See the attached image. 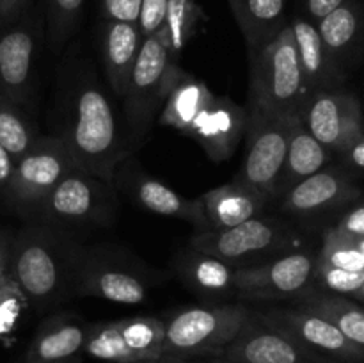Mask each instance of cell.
I'll list each match as a JSON object with an SVG mask.
<instances>
[{"mask_svg":"<svg viewBox=\"0 0 364 363\" xmlns=\"http://www.w3.org/2000/svg\"><path fill=\"white\" fill-rule=\"evenodd\" d=\"M343 155L347 157V160L352 166L364 169V134L358 139V141H354L347 149H345Z\"/></svg>","mask_w":364,"mask_h":363,"instance_id":"42","label":"cell"},{"mask_svg":"<svg viewBox=\"0 0 364 363\" xmlns=\"http://www.w3.org/2000/svg\"><path fill=\"white\" fill-rule=\"evenodd\" d=\"M82 7L84 0H46L48 41L52 48H60L73 34Z\"/></svg>","mask_w":364,"mask_h":363,"instance_id":"33","label":"cell"},{"mask_svg":"<svg viewBox=\"0 0 364 363\" xmlns=\"http://www.w3.org/2000/svg\"><path fill=\"white\" fill-rule=\"evenodd\" d=\"M141 363H187L183 358H176V356H164L160 359H153V362H141Z\"/></svg>","mask_w":364,"mask_h":363,"instance_id":"44","label":"cell"},{"mask_svg":"<svg viewBox=\"0 0 364 363\" xmlns=\"http://www.w3.org/2000/svg\"><path fill=\"white\" fill-rule=\"evenodd\" d=\"M176 270L185 283L205 295H223L235 290L237 267L196 249L180 256Z\"/></svg>","mask_w":364,"mask_h":363,"instance_id":"26","label":"cell"},{"mask_svg":"<svg viewBox=\"0 0 364 363\" xmlns=\"http://www.w3.org/2000/svg\"><path fill=\"white\" fill-rule=\"evenodd\" d=\"M14 171V160L9 153L6 152L2 144H0V194L6 196L7 189H9L11 177Z\"/></svg>","mask_w":364,"mask_h":363,"instance_id":"40","label":"cell"},{"mask_svg":"<svg viewBox=\"0 0 364 363\" xmlns=\"http://www.w3.org/2000/svg\"><path fill=\"white\" fill-rule=\"evenodd\" d=\"M142 34L135 23L105 21L102 28V59L110 88L117 96L124 95L132 66L142 45Z\"/></svg>","mask_w":364,"mask_h":363,"instance_id":"22","label":"cell"},{"mask_svg":"<svg viewBox=\"0 0 364 363\" xmlns=\"http://www.w3.org/2000/svg\"><path fill=\"white\" fill-rule=\"evenodd\" d=\"M112 210L109 182L75 167L50 192L38 216L52 226H87L107 223Z\"/></svg>","mask_w":364,"mask_h":363,"instance_id":"9","label":"cell"},{"mask_svg":"<svg viewBox=\"0 0 364 363\" xmlns=\"http://www.w3.org/2000/svg\"><path fill=\"white\" fill-rule=\"evenodd\" d=\"M11 258V241L0 231V274L7 273Z\"/></svg>","mask_w":364,"mask_h":363,"instance_id":"43","label":"cell"},{"mask_svg":"<svg viewBox=\"0 0 364 363\" xmlns=\"http://www.w3.org/2000/svg\"><path fill=\"white\" fill-rule=\"evenodd\" d=\"M294 32L295 46H297L299 60H301L302 73H304L306 85L309 91L323 89L326 82L333 73V63L331 56L323 46L318 28L311 20L306 18H295L290 23Z\"/></svg>","mask_w":364,"mask_h":363,"instance_id":"28","label":"cell"},{"mask_svg":"<svg viewBox=\"0 0 364 363\" xmlns=\"http://www.w3.org/2000/svg\"><path fill=\"white\" fill-rule=\"evenodd\" d=\"M316 256L308 251L281 255L262 265L237 267L235 292L252 299L299 298L315 281Z\"/></svg>","mask_w":364,"mask_h":363,"instance_id":"12","label":"cell"},{"mask_svg":"<svg viewBox=\"0 0 364 363\" xmlns=\"http://www.w3.org/2000/svg\"><path fill=\"white\" fill-rule=\"evenodd\" d=\"M91 324L70 315H57L43 322L28 345L25 363H66L84 351Z\"/></svg>","mask_w":364,"mask_h":363,"instance_id":"20","label":"cell"},{"mask_svg":"<svg viewBox=\"0 0 364 363\" xmlns=\"http://www.w3.org/2000/svg\"><path fill=\"white\" fill-rule=\"evenodd\" d=\"M28 0H0V25H7L20 16Z\"/></svg>","mask_w":364,"mask_h":363,"instance_id":"41","label":"cell"},{"mask_svg":"<svg viewBox=\"0 0 364 363\" xmlns=\"http://www.w3.org/2000/svg\"><path fill=\"white\" fill-rule=\"evenodd\" d=\"M112 184H116L121 191L127 192L137 205H141L148 212L174 217V219H183L198 226L201 231L210 230V223L206 219L201 198H185L156 178L148 177L135 167L128 166L127 169L117 167Z\"/></svg>","mask_w":364,"mask_h":363,"instance_id":"16","label":"cell"},{"mask_svg":"<svg viewBox=\"0 0 364 363\" xmlns=\"http://www.w3.org/2000/svg\"><path fill=\"white\" fill-rule=\"evenodd\" d=\"M316 262L345 270H364V256L359 251L354 237L343 233L338 228L327 231Z\"/></svg>","mask_w":364,"mask_h":363,"instance_id":"32","label":"cell"},{"mask_svg":"<svg viewBox=\"0 0 364 363\" xmlns=\"http://www.w3.org/2000/svg\"><path fill=\"white\" fill-rule=\"evenodd\" d=\"M18 107L20 105L0 95V144L13 157L14 162L25 155L38 139L32 125L25 120Z\"/></svg>","mask_w":364,"mask_h":363,"instance_id":"31","label":"cell"},{"mask_svg":"<svg viewBox=\"0 0 364 363\" xmlns=\"http://www.w3.org/2000/svg\"><path fill=\"white\" fill-rule=\"evenodd\" d=\"M82 249L52 226L23 228L11 241L7 273L28 302L46 306L73 292Z\"/></svg>","mask_w":364,"mask_h":363,"instance_id":"2","label":"cell"},{"mask_svg":"<svg viewBox=\"0 0 364 363\" xmlns=\"http://www.w3.org/2000/svg\"><path fill=\"white\" fill-rule=\"evenodd\" d=\"M66 363H71V362H66Z\"/></svg>","mask_w":364,"mask_h":363,"instance_id":"49","label":"cell"},{"mask_svg":"<svg viewBox=\"0 0 364 363\" xmlns=\"http://www.w3.org/2000/svg\"><path fill=\"white\" fill-rule=\"evenodd\" d=\"M327 160H329V149L309 134L301 116L294 114L290 117V127H288L287 160H284L277 196H283L288 189L297 185L299 182L318 173L320 169H323Z\"/></svg>","mask_w":364,"mask_h":363,"instance_id":"23","label":"cell"},{"mask_svg":"<svg viewBox=\"0 0 364 363\" xmlns=\"http://www.w3.org/2000/svg\"><path fill=\"white\" fill-rule=\"evenodd\" d=\"M162 32L142 39L124 89V109L135 137L148 130L159 107L166 102L181 70Z\"/></svg>","mask_w":364,"mask_h":363,"instance_id":"5","label":"cell"},{"mask_svg":"<svg viewBox=\"0 0 364 363\" xmlns=\"http://www.w3.org/2000/svg\"><path fill=\"white\" fill-rule=\"evenodd\" d=\"M276 330L297 338L308 347L343 363H363L364 347L348 340L333 322L304 308H270L256 312Z\"/></svg>","mask_w":364,"mask_h":363,"instance_id":"15","label":"cell"},{"mask_svg":"<svg viewBox=\"0 0 364 363\" xmlns=\"http://www.w3.org/2000/svg\"><path fill=\"white\" fill-rule=\"evenodd\" d=\"M299 308L318 313L333 322L348 340L364 347V308L341 294L306 290L299 295Z\"/></svg>","mask_w":364,"mask_h":363,"instance_id":"27","label":"cell"},{"mask_svg":"<svg viewBox=\"0 0 364 363\" xmlns=\"http://www.w3.org/2000/svg\"><path fill=\"white\" fill-rule=\"evenodd\" d=\"M359 191L345 174L320 169L284 192L283 210L295 216H311L358 198Z\"/></svg>","mask_w":364,"mask_h":363,"instance_id":"18","label":"cell"},{"mask_svg":"<svg viewBox=\"0 0 364 363\" xmlns=\"http://www.w3.org/2000/svg\"><path fill=\"white\" fill-rule=\"evenodd\" d=\"M299 116L309 134L329 152L345 153L364 134L361 103L350 93L316 89L309 93Z\"/></svg>","mask_w":364,"mask_h":363,"instance_id":"10","label":"cell"},{"mask_svg":"<svg viewBox=\"0 0 364 363\" xmlns=\"http://www.w3.org/2000/svg\"><path fill=\"white\" fill-rule=\"evenodd\" d=\"M167 6L169 0H142L141 13H139L137 27L141 31L142 38L156 34L166 23Z\"/></svg>","mask_w":364,"mask_h":363,"instance_id":"36","label":"cell"},{"mask_svg":"<svg viewBox=\"0 0 364 363\" xmlns=\"http://www.w3.org/2000/svg\"><path fill=\"white\" fill-rule=\"evenodd\" d=\"M267 196L238 182L220 185L201 196L210 230H226L262 216Z\"/></svg>","mask_w":364,"mask_h":363,"instance_id":"21","label":"cell"},{"mask_svg":"<svg viewBox=\"0 0 364 363\" xmlns=\"http://www.w3.org/2000/svg\"><path fill=\"white\" fill-rule=\"evenodd\" d=\"M142 0H102L107 21H123L137 25Z\"/></svg>","mask_w":364,"mask_h":363,"instance_id":"37","label":"cell"},{"mask_svg":"<svg viewBox=\"0 0 364 363\" xmlns=\"http://www.w3.org/2000/svg\"><path fill=\"white\" fill-rule=\"evenodd\" d=\"M315 25L327 53L334 60L358 38L359 27H361V11L358 4L347 0Z\"/></svg>","mask_w":364,"mask_h":363,"instance_id":"29","label":"cell"},{"mask_svg":"<svg viewBox=\"0 0 364 363\" xmlns=\"http://www.w3.org/2000/svg\"><path fill=\"white\" fill-rule=\"evenodd\" d=\"M336 228L354 238L364 237V205H359L355 206L354 210H350V212L340 221V224H338Z\"/></svg>","mask_w":364,"mask_h":363,"instance_id":"38","label":"cell"},{"mask_svg":"<svg viewBox=\"0 0 364 363\" xmlns=\"http://www.w3.org/2000/svg\"><path fill=\"white\" fill-rule=\"evenodd\" d=\"M149 278L139 267L109 253L82 251L75 273L73 292L91 298L107 299L121 305H139L148 298Z\"/></svg>","mask_w":364,"mask_h":363,"instance_id":"13","label":"cell"},{"mask_svg":"<svg viewBox=\"0 0 364 363\" xmlns=\"http://www.w3.org/2000/svg\"><path fill=\"white\" fill-rule=\"evenodd\" d=\"M354 241H355V244H358V248H359V251H361V255L364 256V237L354 238Z\"/></svg>","mask_w":364,"mask_h":363,"instance_id":"46","label":"cell"},{"mask_svg":"<svg viewBox=\"0 0 364 363\" xmlns=\"http://www.w3.org/2000/svg\"><path fill=\"white\" fill-rule=\"evenodd\" d=\"M247 120L249 114L244 107L228 96H215L188 135L203 146L210 159L220 162L235 153L247 130Z\"/></svg>","mask_w":364,"mask_h":363,"instance_id":"17","label":"cell"},{"mask_svg":"<svg viewBox=\"0 0 364 363\" xmlns=\"http://www.w3.org/2000/svg\"><path fill=\"white\" fill-rule=\"evenodd\" d=\"M11 280H13V278H11V274H9V273H4V274H0V292H2L4 288L7 287V283H9Z\"/></svg>","mask_w":364,"mask_h":363,"instance_id":"45","label":"cell"},{"mask_svg":"<svg viewBox=\"0 0 364 363\" xmlns=\"http://www.w3.org/2000/svg\"><path fill=\"white\" fill-rule=\"evenodd\" d=\"M71 169H75V162L59 135L38 137L31 149L14 162L6 198L25 212L38 214L50 192Z\"/></svg>","mask_w":364,"mask_h":363,"instance_id":"7","label":"cell"},{"mask_svg":"<svg viewBox=\"0 0 364 363\" xmlns=\"http://www.w3.org/2000/svg\"><path fill=\"white\" fill-rule=\"evenodd\" d=\"M36 39L27 27H14L0 36V95L16 105L31 98L32 59Z\"/></svg>","mask_w":364,"mask_h":363,"instance_id":"19","label":"cell"},{"mask_svg":"<svg viewBox=\"0 0 364 363\" xmlns=\"http://www.w3.org/2000/svg\"><path fill=\"white\" fill-rule=\"evenodd\" d=\"M164 320L156 317H128L91 324L84 351L91 358L110 363H141L164 358Z\"/></svg>","mask_w":364,"mask_h":363,"instance_id":"8","label":"cell"},{"mask_svg":"<svg viewBox=\"0 0 364 363\" xmlns=\"http://www.w3.org/2000/svg\"><path fill=\"white\" fill-rule=\"evenodd\" d=\"M205 363H231V362H226V359H223V358H210L208 362H205Z\"/></svg>","mask_w":364,"mask_h":363,"instance_id":"47","label":"cell"},{"mask_svg":"<svg viewBox=\"0 0 364 363\" xmlns=\"http://www.w3.org/2000/svg\"><path fill=\"white\" fill-rule=\"evenodd\" d=\"M247 114V155L235 182L274 198L279 192L287 160L291 116H279L256 105H249Z\"/></svg>","mask_w":364,"mask_h":363,"instance_id":"6","label":"cell"},{"mask_svg":"<svg viewBox=\"0 0 364 363\" xmlns=\"http://www.w3.org/2000/svg\"><path fill=\"white\" fill-rule=\"evenodd\" d=\"M290 23L262 48L251 52L249 105L279 116L299 114L309 96Z\"/></svg>","mask_w":364,"mask_h":363,"instance_id":"3","label":"cell"},{"mask_svg":"<svg viewBox=\"0 0 364 363\" xmlns=\"http://www.w3.org/2000/svg\"><path fill=\"white\" fill-rule=\"evenodd\" d=\"M57 135L77 169L112 184L124 159V146L112 105L96 82L85 77L75 82Z\"/></svg>","mask_w":364,"mask_h":363,"instance_id":"1","label":"cell"},{"mask_svg":"<svg viewBox=\"0 0 364 363\" xmlns=\"http://www.w3.org/2000/svg\"><path fill=\"white\" fill-rule=\"evenodd\" d=\"M347 0H304V6L309 14V20L316 23V21H320L323 16L333 13L334 9H338Z\"/></svg>","mask_w":364,"mask_h":363,"instance_id":"39","label":"cell"},{"mask_svg":"<svg viewBox=\"0 0 364 363\" xmlns=\"http://www.w3.org/2000/svg\"><path fill=\"white\" fill-rule=\"evenodd\" d=\"M228 4L244 34L249 53L276 38L287 25V0H228Z\"/></svg>","mask_w":364,"mask_h":363,"instance_id":"25","label":"cell"},{"mask_svg":"<svg viewBox=\"0 0 364 363\" xmlns=\"http://www.w3.org/2000/svg\"><path fill=\"white\" fill-rule=\"evenodd\" d=\"M28 301L13 280L0 292V338L9 335L23 315Z\"/></svg>","mask_w":364,"mask_h":363,"instance_id":"35","label":"cell"},{"mask_svg":"<svg viewBox=\"0 0 364 363\" xmlns=\"http://www.w3.org/2000/svg\"><path fill=\"white\" fill-rule=\"evenodd\" d=\"M215 358L231 363H343L276 330L259 319L256 312H252L240 335Z\"/></svg>","mask_w":364,"mask_h":363,"instance_id":"11","label":"cell"},{"mask_svg":"<svg viewBox=\"0 0 364 363\" xmlns=\"http://www.w3.org/2000/svg\"><path fill=\"white\" fill-rule=\"evenodd\" d=\"M215 95L205 82L181 71L164 102L160 125L173 127L183 134H191L192 127L203 112L208 109Z\"/></svg>","mask_w":364,"mask_h":363,"instance_id":"24","label":"cell"},{"mask_svg":"<svg viewBox=\"0 0 364 363\" xmlns=\"http://www.w3.org/2000/svg\"><path fill=\"white\" fill-rule=\"evenodd\" d=\"M354 298H359V299H363V301H364V283H363V287L359 288V292L354 295Z\"/></svg>","mask_w":364,"mask_h":363,"instance_id":"48","label":"cell"},{"mask_svg":"<svg viewBox=\"0 0 364 363\" xmlns=\"http://www.w3.org/2000/svg\"><path fill=\"white\" fill-rule=\"evenodd\" d=\"M201 18L203 11L196 0H169L166 23L160 28V32L174 56L180 57L187 43L196 34Z\"/></svg>","mask_w":364,"mask_h":363,"instance_id":"30","label":"cell"},{"mask_svg":"<svg viewBox=\"0 0 364 363\" xmlns=\"http://www.w3.org/2000/svg\"><path fill=\"white\" fill-rule=\"evenodd\" d=\"M252 310L244 305L188 306L164 320V354L215 358L240 335Z\"/></svg>","mask_w":364,"mask_h":363,"instance_id":"4","label":"cell"},{"mask_svg":"<svg viewBox=\"0 0 364 363\" xmlns=\"http://www.w3.org/2000/svg\"><path fill=\"white\" fill-rule=\"evenodd\" d=\"M315 280L334 294L355 295L364 283V270H345L316 262Z\"/></svg>","mask_w":364,"mask_h":363,"instance_id":"34","label":"cell"},{"mask_svg":"<svg viewBox=\"0 0 364 363\" xmlns=\"http://www.w3.org/2000/svg\"><path fill=\"white\" fill-rule=\"evenodd\" d=\"M290 244L291 238L287 228L265 217H255L226 230L199 231L191 241L192 249L224 260L231 265L255 255L284 249Z\"/></svg>","mask_w":364,"mask_h":363,"instance_id":"14","label":"cell"}]
</instances>
